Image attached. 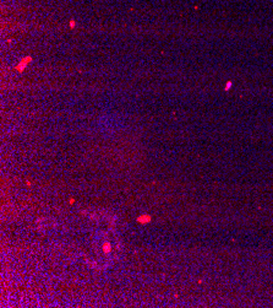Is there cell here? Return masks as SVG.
<instances>
[{
	"mask_svg": "<svg viewBox=\"0 0 273 308\" xmlns=\"http://www.w3.org/2000/svg\"><path fill=\"white\" fill-rule=\"evenodd\" d=\"M151 220H152V217L150 215H141L136 219V221L139 224H148V222H151Z\"/></svg>",
	"mask_w": 273,
	"mask_h": 308,
	"instance_id": "obj_1",
	"label": "cell"
},
{
	"mask_svg": "<svg viewBox=\"0 0 273 308\" xmlns=\"http://www.w3.org/2000/svg\"><path fill=\"white\" fill-rule=\"evenodd\" d=\"M110 250H111V246H110L109 242L104 243V244H103V252H104V253H110Z\"/></svg>",
	"mask_w": 273,
	"mask_h": 308,
	"instance_id": "obj_2",
	"label": "cell"
}]
</instances>
